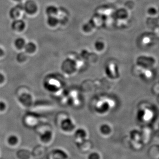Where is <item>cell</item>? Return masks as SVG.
I'll list each match as a JSON object with an SVG mask.
<instances>
[{"label":"cell","instance_id":"1","mask_svg":"<svg viewBox=\"0 0 159 159\" xmlns=\"http://www.w3.org/2000/svg\"><path fill=\"white\" fill-rule=\"evenodd\" d=\"M23 7L24 11L27 14L31 15L35 14L38 9L37 3L34 0H27L23 4Z\"/></svg>","mask_w":159,"mask_h":159},{"label":"cell","instance_id":"2","mask_svg":"<svg viewBox=\"0 0 159 159\" xmlns=\"http://www.w3.org/2000/svg\"><path fill=\"white\" fill-rule=\"evenodd\" d=\"M24 11L23 4H18L10 9L9 11V15L10 17L13 20L19 19L21 14L22 12Z\"/></svg>","mask_w":159,"mask_h":159},{"label":"cell","instance_id":"3","mask_svg":"<svg viewBox=\"0 0 159 159\" xmlns=\"http://www.w3.org/2000/svg\"><path fill=\"white\" fill-rule=\"evenodd\" d=\"M19 100L24 106L29 107L32 105L33 98L31 94L28 93H23L19 97Z\"/></svg>","mask_w":159,"mask_h":159},{"label":"cell","instance_id":"4","mask_svg":"<svg viewBox=\"0 0 159 159\" xmlns=\"http://www.w3.org/2000/svg\"><path fill=\"white\" fill-rule=\"evenodd\" d=\"M26 24L22 20L17 19L13 20L11 23V28L13 31L16 32H21L25 29Z\"/></svg>","mask_w":159,"mask_h":159},{"label":"cell","instance_id":"5","mask_svg":"<svg viewBox=\"0 0 159 159\" xmlns=\"http://www.w3.org/2000/svg\"><path fill=\"white\" fill-rule=\"evenodd\" d=\"M53 157L54 159H67L68 155L64 151L61 149H56L53 152Z\"/></svg>","mask_w":159,"mask_h":159},{"label":"cell","instance_id":"6","mask_svg":"<svg viewBox=\"0 0 159 159\" xmlns=\"http://www.w3.org/2000/svg\"><path fill=\"white\" fill-rule=\"evenodd\" d=\"M52 136L53 135L51 131H45L40 136V140L43 143H47L51 141Z\"/></svg>","mask_w":159,"mask_h":159},{"label":"cell","instance_id":"7","mask_svg":"<svg viewBox=\"0 0 159 159\" xmlns=\"http://www.w3.org/2000/svg\"><path fill=\"white\" fill-rule=\"evenodd\" d=\"M24 49L26 53L29 54H33L36 51L37 46L34 42H29L26 43Z\"/></svg>","mask_w":159,"mask_h":159},{"label":"cell","instance_id":"8","mask_svg":"<svg viewBox=\"0 0 159 159\" xmlns=\"http://www.w3.org/2000/svg\"><path fill=\"white\" fill-rule=\"evenodd\" d=\"M48 25L51 27H55L59 23V20L56 16H49L47 20Z\"/></svg>","mask_w":159,"mask_h":159},{"label":"cell","instance_id":"9","mask_svg":"<svg viewBox=\"0 0 159 159\" xmlns=\"http://www.w3.org/2000/svg\"><path fill=\"white\" fill-rule=\"evenodd\" d=\"M58 9L56 6L54 5H50L47 6L46 9V13L49 16H56L58 13Z\"/></svg>","mask_w":159,"mask_h":159},{"label":"cell","instance_id":"10","mask_svg":"<svg viewBox=\"0 0 159 159\" xmlns=\"http://www.w3.org/2000/svg\"><path fill=\"white\" fill-rule=\"evenodd\" d=\"M26 43L25 40L22 37L16 38L14 41L15 47L18 50H22L24 49Z\"/></svg>","mask_w":159,"mask_h":159},{"label":"cell","instance_id":"11","mask_svg":"<svg viewBox=\"0 0 159 159\" xmlns=\"http://www.w3.org/2000/svg\"><path fill=\"white\" fill-rule=\"evenodd\" d=\"M95 26L96 25L94 21L92 20H90L84 25L82 27L83 30L84 32H89L95 28Z\"/></svg>","mask_w":159,"mask_h":159},{"label":"cell","instance_id":"12","mask_svg":"<svg viewBox=\"0 0 159 159\" xmlns=\"http://www.w3.org/2000/svg\"><path fill=\"white\" fill-rule=\"evenodd\" d=\"M19 138L15 134L9 135L7 138V142L10 146H14L17 145L19 142Z\"/></svg>","mask_w":159,"mask_h":159},{"label":"cell","instance_id":"13","mask_svg":"<svg viewBox=\"0 0 159 159\" xmlns=\"http://www.w3.org/2000/svg\"><path fill=\"white\" fill-rule=\"evenodd\" d=\"M128 12L125 9L121 8L117 10L116 12V17L119 19L124 20L127 16Z\"/></svg>","mask_w":159,"mask_h":159},{"label":"cell","instance_id":"14","mask_svg":"<svg viewBox=\"0 0 159 159\" xmlns=\"http://www.w3.org/2000/svg\"><path fill=\"white\" fill-rule=\"evenodd\" d=\"M94 46H95V48L97 49V50L100 51V50H102V49L104 48V44L103 42L101 41H97L95 43Z\"/></svg>","mask_w":159,"mask_h":159},{"label":"cell","instance_id":"15","mask_svg":"<svg viewBox=\"0 0 159 159\" xmlns=\"http://www.w3.org/2000/svg\"><path fill=\"white\" fill-rule=\"evenodd\" d=\"M88 159H100V156L97 152H93L88 156Z\"/></svg>","mask_w":159,"mask_h":159},{"label":"cell","instance_id":"16","mask_svg":"<svg viewBox=\"0 0 159 159\" xmlns=\"http://www.w3.org/2000/svg\"><path fill=\"white\" fill-rule=\"evenodd\" d=\"M6 103L3 101H0V111H3L6 109Z\"/></svg>","mask_w":159,"mask_h":159},{"label":"cell","instance_id":"17","mask_svg":"<svg viewBox=\"0 0 159 159\" xmlns=\"http://www.w3.org/2000/svg\"><path fill=\"white\" fill-rule=\"evenodd\" d=\"M5 80V77L2 73H0V84L4 82Z\"/></svg>","mask_w":159,"mask_h":159},{"label":"cell","instance_id":"18","mask_svg":"<svg viewBox=\"0 0 159 159\" xmlns=\"http://www.w3.org/2000/svg\"><path fill=\"white\" fill-rule=\"evenodd\" d=\"M5 54V52L2 49L0 48V57H2Z\"/></svg>","mask_w":159,"mask_h":159},{"label":"cell","instance_id":"19","mask_svg":"<svg viewBox=\"0 0 159 159\" xmlns=\"http://www.w3.org/2000/svg\"><path fill=\"white\" fill-rule=\"evenodd\" d=\"M13 1H15V2H20L21 1H22V0H13Z\"/></svg>","mask_w":159,"mask_h":159},{"label":"cell","instance_id":"20","mask_svg":"<svg viewBox=\"0 0 159 159\" xmlns=\"http://www.w3.org/2000/svg\"><path fill=\"white\" fill-rule=\"evenodd\" d=\"M158 159H159V157H158Z\"/></svg>","mask_w":159,"mask_h":159}]
</instances>
